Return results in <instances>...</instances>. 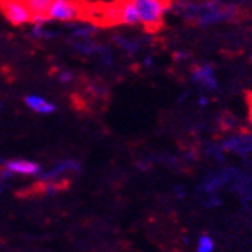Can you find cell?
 Listing matches in <instances>:
<instances>
[{
  "label": "cell",
  "instance_id": "cell-1",
  "mask_svg": "<svg viewBox=\"0 0 252 252\" xmlns=\"http://www.w3.org/2000/svg\"><path fill=\"white\" fill-rule=\"evenodd\" d=\"M188 22L198 27H209L221 22L234 20L238 14V8L234 3H224L221 0H206L201 3L179 2L172 5Z\"/></svg>",
  "mask_w": 252,
  "mask_h": 252
},
{
  "label": "cell",
  "instance_id": "cell-2",
  "mask_svg": "<svg viewBox=\"0 0 252 252\" xmlns=\"http://www.w3.org/2000/svg\"><path fill=\"white\" fill-rule=\"evenodd\" d=\"M131 3L137 12L138 25L149 32H156L161 28L165 14L172 6L171 0H131Z\"/></svg>",
  "mask_w": 252,
  "mask_h": 252
},
{
  "label": "cell",
  "instance_id": "cell-3",
  "mask_svg": "<svg viewBox=\"0 0 252 252\" xmlns=\"http://www.w3.org/2000/svg\"><path fill=\"white\" fill-rule=\"evenodd\" d=\"M83 6L80 0H54L48 9L49 22H63L71 23L83 19Z\"/></svg>",
  "mask_w": 252,
  "mask_h": 252
},
{
  "label": "cell",
  "instance_id": "cell-4",
  "mask_svg": "<svg viewBox=\"0 0 252 252\" xmlns=\"http://www.w3.org/2000/svg\"><path fill=\"white\" fill-rule=\"evenodd\" d=\"M0 9L5 19L14 27L31 23V11L23 0H0Z\"/></svg>",
  "mask_w": 252,
  "mask_h": 252
},
{
  "label": "cell",
  "instance_id": "cell-5",
  "mask_svg": "<svg viewBox=\"0 0 252 252\" xmlns=\"http://www.w3.org/2000/svg\"><path fill=\"white\" fill-rule=\"evenodd\" d=\"M191 80L201 88H205L206 91H216L219 88V82L216 79V71L211 63H203L198 65L191 71Z\"/></svg>",
  "mask_w": 252,
  "mask_h": 252
},
{
  "label": "cell",
  "instance_id": "cell-6",
  "mask_svg": "<svg viewBox=\"0 0 252 252\" xmlns=\"http://www.w3.org/2000/svg\"><path fill=\"white\" fill-rule=\"evenodd\" d=\"M80 171V165L79 161L75 160H63L60 163H57V165L49 169L48 172L42 174V180L45 183H56L57 180H62L65 175L68 174H72V172H79Z\"/></svg>",
  "mask_w": 252,
  "mask_h": 252
},
{
  "label": "cell",
  "instance_id": "cell-7",
  "mask_svg": "<svg viewBox=\"0 0 252 252\" xmlns=\"http://www.w3.org/2000/svg\"><path fill=\"white\" fill-rule=\"evenodd\" d=\"M5 168L12 175H39L42 172V168L39 163L25 160V158H16L5 161Z\"/></svg>",
  "mask_w": 252,
  "mask_h": 252
},
{
  "label": "cell",
  "instance_id": "cell-8",
  "mask_svg": "<svg viewBox=\"0 0 252 252\" xmlns=\"http://www.w3.org/2000/svg\"><path fill=\"white\" fill-rule=\"evenodd\" d=\"M220 149L229 151V153H235L238 156H246V154L252 153V137L251 135L229 137L221 143Z\"/></svg>",
  "mask_w": 252,
  "mask_h": 252
},
{
  "label": "cell",
  "instance_id": "cell-9",
  "mask_svg": "<svg viewBox=\"0 0 252 252\" xmlns=\"http://www.w3.org/2000/svg\"><path fill=\"white\" fill-rule=\"evenodd\" d=\"M25 105H27L32 112L35 114H43V116H48V114H53V112L57 111V106L46 100L45 97L42 95H37V94H30L23 98Z\"/></svg>",
  "mask_w": 252,
  "mask_h": 252
},
{
  "label": "cell",
  "instance_id": "cell-10",
  "mask_svg": "<svg viewBox=\"0 0 252 252\" xmlns=\"http://www.w3.org/2000/svg\"><path fill=\"white\" fill-rule=\"evenodd\" d=\"M119 23L126 25V27H137L138 25L137 12L131 0H123V2L119 3Z\"/></svg>",
  "mask_w": 252,
  "mask_h": 252
},
{
  "label": "cell",
  "instance_id": "cell-11",
  "mask_svg": "<svg viewBox=\"0 0 252 252\" xmlns=\"http://www.w3.org/2000/svg\"><path fill=\"white\" fill-rule=\"evenodd\" d=\"M23 2L27 3L28 9L31 11V17H32V16H46L48 9L54 0H23Z\"/></svg>",
  "mask_w": 252,
  "mask_h": 252
},
{
  "label": "cell",
  "instance_id": "cell-12",
  "mask_svg": "<svg viewBox=\"0 0 252 252\" xmlns=\"http://www.w3.org/2000/svg\"><path fill=\"white\" fill-rule=\"evenodd\" d=\"M97 28L94 25H77V27H72V32L71 37L74 39H93V35L95 34Z\"/></svg>",
  "mask_w": 252,
  "mask_h": 252
},
{
  "label": "cell",
  "instance_id": "cell-13",
  "mask_svg": "<svg viewBox=\"0 0 252 252\" xmlns=\"http://www.w3.org/2000/svg\"><path fill=\"white\" fill-rule=\"evenodd\" d=\"M31 35L35 39H54L56 35H59V32L54 30H48L46 25H32Z\"/></svg>",
  "mask_w": 252,
  "mask_h": 252
},
{
  "label": "cell",
  "instance_id": "cell-14",
  "mask_svg": "<svg viewBox=\"0 0 252 252\" xmlns=\"http://www.w3.org/2000/svg\"><path fill=\"white\" fill-rule=\"evenodd\" d=\"M216 249V242L211 235H200L197 242V252H214Z\"/></svg>",
  "mask_w": 252,
  "mask_h": 252
},
{
  "label": "cell",
  "instance_id": "cell-15",
  "mask_svg": "<svg viewBox=\"0 0 252 252\" xmlns=\"http://www.w3.org/2000/svg\"><path fill=\"white\" fill-rule=\"evenodd\" d=\"M116 43L123 49V51L129 53V54H134L138 51V43L132 39H126V37H122V35H117L116 37Z\"/></svg>",
  "mask_w": 252,
  "mask_h": 252
},
{
  "label": "cell",
  "instance_id": "cell-16",
  "mask_svg": "<svg viewBox=\"0 0 252 252\" xmlns=\"http://www.w3.org/2000/svg\"><path fill=\"white\" fill-rule=\"evenodd\" d=\"M57 79H59L62 83H71V82L74 80V75H72V72H69V71H66V69H63V71H59Z\"/></svg>",
  "mask_w": 252,
  "mask_h": 252
},
{
  "label": "cell",
  "instance_id": "cell-17",
  "mask_svg": "<svg viewBox=\"0 0 252 252\" xmlns=\"http://www.w3.org/2000/svg\"><path fill=\"white\" fill-rule=\"evenodd\" d=\"M248 103H249V109H251V119H252V93L248 94Z\"/></svg>",
  "mask_w": 252,
  "mask_h": 252
},
{
  "label": "cell",
  "instance_id": "cell-18",
  "mask_svg": "<svg viewBox=\"0 0 252 252\" xmlns=\"http://www.w3.org/2000/svg\"><path fill=\"white\" fill-rule=\"evenodd\" d=\"M198 105H200V106H206V105H208V98H206V97H200Z\"/></svg>",
  "mask_w": 252,
  "mask_h": 252
},
{
  "label": "cell",
  "instance_id": "cell-19",
  "mask_svg": "<svg viewBox=\"0 0 252 252\" xmlns=\"http://www.w3.org/2000/svg\"><path fill=\"white\" fill-rule=\"evenodd\" d=\"M153 65V57H145V66Z\"/></svg>",
  "mask_w": 252,
  "mask_h": 252
},
{
  "label": "cell",
  "instance_id": "cell-20",
  "mask_svg": "<svg viewBox=\"0 0 252 252\" xmlns=\"http://www.w3.org/2000/svg\"><path fill=\"white\" fill-rule=\"evenodd\" d=\"M3 108V105H2V102H0V109H2Z\"/></svg>",
  "mask_w": 252,
  "mask_h": 252
},
{
  "label": "cell",
  "instance_id": "cell-21",
  "mask_svg": "<svg viewBox=\"0 0 252 252\" xmlns=\"http://www.w3.org/2000/svg\"><path fill=\"white\" fill-rule=\"evenodd\" d=\"M251 131H252V119H251Z\"/></svg>",
  "mask_w": 252,
  "mask_h": 252
},
{
  "label": "cell",
  "instance_id": "cell-22",
  "mask_svg": "<svg viewBox=\"0 0 252 252\" xmlns=\"http://www.w3.org/2000/svg\"><path fill=\"white\" fill-rule=\"evenodd\" d=\"M251 59H252V56H251Z\"/></svg>",
  "mask_w": 252,
  "mask_h": 252
}]
</instances>
